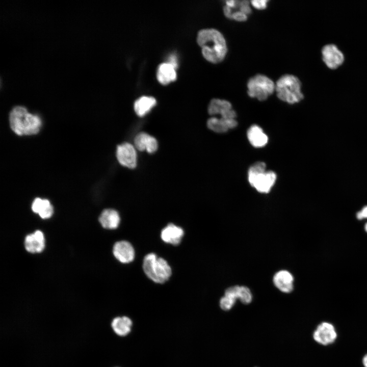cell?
<instances>
[{"label":"cell","mask_w":367,"mask_h":367,"mask_svg":"<svg viewBox=\"0 0 367 367\" xmlns=\"http://www.w3.org/2000/svg\"><path fill=\"white\" fill-rule=\"evenodd\" d=\"M202 54L208 61L217 63L225 57L227 48L223 35L218 30L207 29L200 30L197 37Z\"/></svg>","instance_id":"6da1fadb"},{"label":"cell","mask_w":367,"mask_h":367,"mask_svg":"<svg viewBox=\"0 0 367 367\" xmlns=\"http://www.w3.org/2000/svg\"><path fill=\"white\" fill-rule=\"evenodd\" d=\"M10 125L17 135H32L37 134L41 126L40 118L28 112L22 106L14 108L9 115Z\"/></svg>","instance_id":"7a4b0ae2"},{"label":"cell","mask_w":367,"mask_h":367,"mask_svg":"<svg viewBox=\"0 0 367 367\" xmlns=\"http://www.w3.org/2000/svg\"><path fill=\"white\" fill-rule=\"evenodd\" d=\"M301 85L297 77L292 74L284 75L276 82L277 96L280 100L290 104L299 102L304 98Z\"/></svg>","instance_id":"3957f363"},{"label":"cell","mask_w":367,"mask_h":367,"mask_svg":"<svg viewBox=\"0 0 367 367\" xmlns=\"http://www.w3.org/2000/svg\"><path fill=\"white\" fill-rule=\"evenodd\" d=\"M143 269L149 278L158 283H164L171 275V269L167 261L162 257H158L153 253L145 256Z\"/></svg>","instance_id":"277c9868"},{"label":"cell","mask_w":367,"mask_h":367,"mask_svg":"<svg viewBox=\"0 0 367 367\" xmlns=\"http://www.w3.org/2000/svg\"><path fill=\"white\" fill-rule=\"evenodd\" d=\"M266 164L258 162L248 170V181L250 185L261 193H268L276 179V174L272 171H266Z\"/></svg>","instance_id":"5b68a950"},{"label":"cell","mask_w":367,"mask_h":367,"mask_svg":"<svg viewBox=\"0 0 367 367\" xmlns=\"http://www.w3.org/2000/svg\"><path fill=\"white\" fill-rule=\"evenodd\" d=\"M247 87L248 94L250 97L263 101L273 93L275 85L267 76L257 74L249 79Z\"/></svg>","instance_id":"8992f818"},{"label":"cell","mask_w":367,"mask_h":367,"mask_svg":"<svg viewBox=\"0 0 367 367\" xmlns=\"http://www.w3.org/2000/svg\"><path fill=\"white\" fill-rule=\"evenodd\" d=\"M322 61L330 69H336L345 61V55L338 46L333 43L324 45L321 49Z\"/></svg>","instance_id":"52a82bcc"},{"label":"cell","mask_w":367,"mask_h":367,"mask_svg":"<svg viewBox=\"0 0 367 367\" xmlns=\"http://www.w3.org/2000/svg\"><path fill=\"white\" fill-rule=\"evenodd\" d=\"M313 338L318 344L327 346L335 342L337 338V332L331 323L324 322L317 327L313 333Z\"/></svg>","instance_id":"ba28073f"},{"label":"cell","mask_w":367,"mask_h":367,"mask_svg":"<svg viewBox=\"0 0 367 367\" xmlns=\"http://www.w3.org/2000/svg\"><path fill=\"white\" fill-rule=\"evenodd\" d=\"M116 156L122 166L130 169L136 167L137 153L131 144L125 142L118 145L116 150Z\"/></svg>","instance_id":"9c48e42d"},{"label":"cell","mask_w":367,"mask_h":367,"mask_svg":"<svg viewBox=\"0 0 367 367\" xmlns=\"http://www.w3.org/2000/svg\"><path fill=\"white\" fill-rule=\"evenodd\" d=\"M208 112L211 115L220 114L221 118L224 119H234L236 117L231 104L227 100L220 99H213L211 101Z\"/></svg>","instance_id":"30bf717a"},{"label":"cell","mask_w":367,"mask_h":367,"mask_svg":"<svg viewBox=\"0 0 367 367\" xmlns=\"http://www.w3.org/2000/svg\"><path fill=\"white\" fill-rule=\"evenodd\" d=\"M113 252L117 260L122 263H129L135 257V250L128 242L121 241L116 242L113 247Z\"/></svg>","instance_id":"8fae6325"},{"label":"cell","mask_w":367,"mask_h":367,"mask_svg":"<svg viewBox=\"0 0 367 367\" xmlns=\"http://www.w3.org/2000/svg\"><path fill=\"white\" fill-rule=\"evenodd\" d=\"M273 283L281 292L290 293L294 288V277L288 271L280 270L274 275Z\"/></svg>","instance_id":"7c38bea8"},{"label":"cell","mask_w":367,"mask_h":367,"mask_svg":"<svg viewBox=\"0 0 367 367\" xmlns=\"http://www.w3.org/2000/svg\"><path fill=\"white\" fill-rule=\"evenodd\" d=\"M184 234L181 227L170 223L162 229L161 237L164 242L176 245L180 243Z\"/></svg>","instance_id":"4fadbf2b"},{"label":"cell","mask_w":367,"mask_h":367,"mask_svg":"<svg viewBox=\"0 0 367 367\" xmlns=\"http://www.w3.org/2000/svg\"><path fill=\"white\" fill-rule=\"evenodd\" d=\"M134 144L137 149L146 150L149 153L155 152L158 147L155 138L144 132L137 134L134 139Z\"/></svg>","instance_id":"5bb4252c"},{"label":"cell","mask_w":367,"mask_h":367,"mask_svg":"<svg viewBox=\"0 0 367 367\" xmlns=\"http://www.w3.org/2000/svg\"><path fill=\"white\" fill-rule=\"evenodd\" d=\"M24 246L29 252H41L45 247V239L43 233L40 230H36L33 233L28 235L25 239Z\"/></svg>","instance_id":"9a60e30c"},{"label":"cell","mask_w":367,"mask_h":367,"mask_svg":"<svg viewBox=\"0 0 367 367\" xmlns=\"http://www.w3.org/2000/svg\"><path fill=\"white\" fill-rule=\"evenodd\" d=\"M207 125L212 130L222 133L235 127L237 125V121L235 119L218 118L214 117L207 120Z\"/></svg>","instance_id":"2e32d148"},{"label":"cell","mask_w":367,"mask_h":367,"mask_svg":"<svg viewBox=\"0 0 367 367\" xmlns=\"http://www.w3.org/2000/svg\"><path fill=\"white\" fill-rule=\"evenodd\" d=\"M175 67L170 63L161 64L158 69L156 77L159 82L163 85H166L176 78Z\"/></svg>","instance_id":"e0dca14e"},{"label":"cell","mask_w":367,"mask_h":367,"mask_svg":"<svg viewBox=\"0 0 367 367\" xmlns=\"http://www.w3.org/2000/svg\"><path fill=\"white\" fill-rule=\"evenodd\" d=\"M247 137L251 144L255 147H262L266 145L268 138L263 129L257 125H252L247 131Z\"/></svg>","instance_id":"ac0fdd59"},{"label":"cell","mask_w":367,"mask_h":367,"mask_svg":"<svg viewBox=\"0 0 367 367\" xmlns=\"http://www.w3.org/2000/svg\"><path fill=\"white\" fill-rule=\"evenodd\" d=\"M99 221L102 226L107 229L116 228L120 222L118 212L113 209H106L101 214Z\"/></svg>","instance_id":"d6986e66"},{"label":"cell","mask_w":367,"mask_h":367,"mask_svg":"<svg viewBox=\"0 0 367 367\" xmlns=\"http://www.w3.org/2000/svg\"><path fill=\"white\" fill-rule=\"evenodd\" d=\"M111 325L116 334L124 336L130 332L132 321L126 316L117 317L112 320Z\"/></svg>","instance_id":"ffe728a7"},{"label":"cell","mask_w":367,"mask_h":367,"mask_svg":"<svg viewBox=\"0 0 367 367\" xmlns=\"http://www.w3.org/2000/svg\"><path fill=\"white\" fill-rule=\"evenodd\" d=\"M32 209L42 219H48L53 214V207L49 200L47 199L36 198L33 202Z\"/></svg>","instance_id":"44dd1931"},{"label":"cell","mask_w":367,"mask_h":367,"mask_svg":"<svg viewBox=\"0 0 367 367\" xmlns=\"http://www.w3.org/2000/svg\"><path fill=\"white\" fill-rule=\"evenodd\" d=\"M155 104L156 100L154 97L142 96L135 102L134 110L139 116L142 117L147 113Z\"/></svg>","instance_id":"7402d4cb"},{"label":"cell","mask_w":367,"mask_h":367,"mask_svg":"<svg viewBox=\"0 0 367 367\" xmlns=\"http://www.w3.org/2000/svg\"><path fill=\"white\" fill-rule=\"evenodd\" d=\"M238 299H239L243 304H248L250 303L252 300V295L249 289L245 286H240L238 292Z\"/></svg>","instance_id":"603a6c76"},{"label":"cell","mask_w":367,"mask_h":367,"mask_svg":"<svg viewBox=\"0 0 367 367\" xmlns=\"http://www.w3.org/2000/svg\"><path fill=\"white\" fill-rule=\"evenodd\" d=\"M236 300L224 295L220 301V306L224 310H230L234 305Z\"/></svg>","instance_id":"cb8c5ba5"},{"label":"cell","mask_w":367,"mask_h":367,"mask_svg":"<svg viewBox=\"0 0 367 367\" xmlns=\"http://www.w3.org/2000/svg\"><path fill=\"white\" fill-rule=\"evenodd\" d=\"M268 2V1L267 0H254L251 1V3L254 8L258 9H263L266 8Z\"/></svg>","instance_id":"d4e9b609"},{"label":"cell","mask_w":367,"mask_h":367,"mask_svg":"<svg viewBox=\"0 0 367 367\" xmlns=\"http://www.w3.org/2000/svg\"><path fill=\"white\" fill-rule=\"evenodd\" d=\"M356 216L359 220L367 218V206H364L360 211L358 212Z\"/></svg>","instance_id":"484cf974"},{"label":"cell","mask_w":367,"mask_h":367,"mask_svg":"<svg viewBox=\"0 0 367 367\" xmlns=\"http://www.w3.org/2000/svg\"><path fill=\"white\" fill-rule=\"evenodd\" d=\"M168 63H170L173 66H174L175 68H176V67L177 66V60H176V57L173 55H171L170 57H169Z\"/></svg>","instance_id":"4316f807"},{"label":"cell","mask_w":367,"mask_h":367,"mask_svg":"<svg viewBox=\"0 0 367 367\" xmlns=\"http://www.w3.org/2000/svg\"><path fill=\"white\" fill-rule=\"evenodd\" d=\"M362 364L364 367H367V354H366L363 357Z\"/></svg>","instance_id":"83f0119b"},{"label":"cell","mask_w":367,"mask_h":367,"mask_svg":"<svg viewBox=\"0 0 367 367\" xmlns=\"http://www.w3.org/2000/svg\"><path fill=\"white\" fill-rule=\"evenodd\" d=\"M364 228H365V231H366L367 232V223H366V224H365V227H364Z\"/></svg>","instance_id":"f1b7e54d"}]
</instances>
